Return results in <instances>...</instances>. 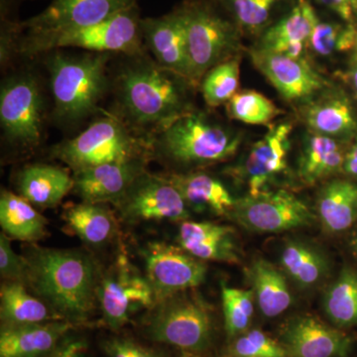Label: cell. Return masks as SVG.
Listing matches in <instances>:
<instances>
[{"mask_svg":"<svg viewBox=\"0 0 357 357\" xmlns=\"http://www.w3.org/2000/svg\"><path fill=\"white\" fill-rule=\"evenodd\" d=\"M26 285L70 323L86 321L98 302L100 274L91 256L75 249L28 248Z\"/></svg>","mask_w":357,"mask_h":357,"instance_id":"cell-1","label":"cell"},{"mask_svg":"<svg viewBox=\"0 0 357 357\" xmlns=\"http://www.w3.org/2000/svg\"><path fill=\"white\" fill-rule=\"evenodd\" d=\"M116 86L122 112L136 128L158 133L191 110L185 88L191 84L147 59H138L124 66Z\"/></svg>","mask_w":357,"mask_h":357,"instance_id":"cell-2","label":"cell"},{"mask_svg":"<svg viewBox=\"0 0 357 357\" xmlns=\"http://www.w3.org/2000/svg\"><path fill=\"white\" fill-rule=\"evenodd\" d=\"M109 61L105 53L52 52L47 67L58 121L72 123L96 112L107 89Z\"/></svg>","mask_w":357,"mask_h":357,"instance_id":"cell-3","label":"cell"},{"mask_svg":"<svg viewBox=\"0 0 357 357\" xmlns=\"http://www.w3.org/2000/svg\"><path fill=\"white\" fill-rule=\"evenodd\" d=\"M158 134L155 148L167 159L185 167L227 161L236 153L243 140L241 133L192 109L180 115Z\"/></svg>","mask_w":357,"mask_h":357,"instance_id":"cell-4","label":"cell"},{"mask_svg":"<svg viewBox=\"0 0 357 357\" xmlns=\"http://www.w3.org/2000/svg\"><path fill=\"white\" fill-rule=\"evenodd\" d=\"M151 145L121 119L105 116L54 147L53 154L75 173L103 164L147 159Z\"/></svg>","mask_w":357,"mask_h":357,"instance_id":"cell-5","label":"cell"},{"mask_svg":"<svg viewBox=\"0 0 357 357\" xmlns=\"http://www.w3.org/2000/svg\"><path fill=\"white\" fill-rule=\"evenodd\" d=\"M180 9L185 21L190 84L196 88L211 68L238 55L241 30L206 0H191Z\"/></svg>","mask_w":357,"mask_h":357,"instance_id":"cell-6","label":"cell"},{"mask_svg":"<svg viewBox=\"0 0 357 357\" xmlns=\"http://www.w3.org/2000/svg\"><path fill=\"white\" fill-rule=\"evenodd\" d=\"M137 0H52L42 13L15 22L16 52L30 56L48 40L107 20Z\"/></svg>","mask_w":357,"mask_h":357,"instance_id":"cell-7","label":"cell"},{"mask_svg":"<svg viewBox=\"0 0 357 357\" xmlns=\"http://www.w3.org/2000/svg\"><path fill=\"white\" fill-rule=\"evenodd\" d=\"M181 292L154 305L147 333L155 342L188 351H201L211 342L208 310L199 298Z\"/></svg>","mask_w":357,"mask_h":357,"instance_id":"cell-8","label":"cell"},{"mask_svg":"<svg viewBox=\"0 0 357 357\" xmlns=\"http://www.w3.org/2000/svg\"><path fill=\"white\" fill-rule=\"evenodd\" d=\"M44 100L38 79L32 74L14 75L0 91V123L11 146H38L43 131Z\"/></svg>","mask_w":357,"mask_h":357,"instance_id":"cell-9","label":"cell"},{"mask_svg":"<svg viewBox=\"0 0 357 357\" xmlns=\"http://www.w3.org/2000/svg\"><path fill=\"white\" fill-rule=\"evenodd\" d=\"M141 20L138 4H135L96 24L48 40L37 47L31 55L68 47L91 53L140 55L144 47Z\"/></svg>","mask_w":357,"mask_h":357,"instance_id":"cell-10","label":"cell"},{"mask_svg":"<svg viewBox=\"0 0 357 357\" xmlns=\"http://www.w3.org/2000/svg\"><path fill=\"white\" fill-rule=\"evenodd\" d=\"M98 302L103 321L116 331L126 326L136 312L152 309L155 296L146 277L139 273L122 251L100 280Z\"/></svg>","mask_w":357,"mask_h":357,"instance_id":"cell-11","label":"cell"},{"mask_svg":"<svg viewBox=\"0 0 357 357\" xmlns=\"http://www.w3.org/2000/svg\"><path fill=\"white\" fill-rule=\"evenodd\" d=\"M124 222H185L190 208L181 192L167 176L145 171L116 203Z\"/></svg>","mask_w":357,"mask_h":357,"instance_id":"cell-12","label":"cell"},{"mask_svg":"<svg viewBox=\"0 0 357 357\" xmlns=\"http://www.w3.org/2000/svg\"><path fill=\"white\" fill-rule=\"evenodd\" d=\"M229 218L256 234H279L312 222L307 204L285 190L264 191L236 199Z\"/></svg>","mask_w":357,"mask_h":357,"instance_id":"cell-13","label":"cell"},{"mask_svg":"<svg viewBox=\"0 0 357 357\" xmlns=\"http://www.w3.org/2000/svg\"><path fill=\"white\" fill-rule=\"evenodd\" d=\"M142 256L155 304L175 294L198 287L206 279V265L181 246L153 241L145 246Z\"/></svg>","mask_w":357,"mask_h":357,"instance_id":"cell-14","label":"cell"},{"mask_svg":"<svg viewBox=\"0 0 357 357\" xmlns=\"http://www.w3.org/2000/svg\"><path fill=\"white\" fill-rule=\"evenodd\" d=\"M256 69L289 102H309L328 86L306 58L293 59L259 47L249 51Z\"/></svg>","mask_w":357,"mask_h":357,"instance_id":"cell-15","label":"cell"},{"mask_svg":"<svg viewBox=\"0 0 357 357\" xmlns=\"http://www.w3.org/2000/svg\"><path fill=\"white\" fill-rule=\"evenodd\" d=\"M293 123L282 121L269 128L249 149L236 176L243 178L248 195L255 196L267 191V187L287 168L288 152Z\"/></svg>","mask_w":357,"mask_h":357,"instance_id":"cell-16","label":"cell"},{"mask_svg":"<svg viewBox=\"0 0 357 357\" xmlns=\"http://www.w3.org/2000/svg\"><path fill=\"white\" fill-rule=\"evenodd\" d=\"M141 28L144 45L153 54L156 63L190 84L185 21L180 7L160 17L144 18Z\"/></svg>","mask_w":357,"mask_h":357,"instance_id":"cell-17","label":"cell"},{"mask_svg":"<svg viewBox=\"0 0 357 357\" xmlns=\"http://www.w3.org/2000/svg\"><path fill=\"white\" fill-rule=\"evenodd\" d=\"M282 338L288 357H347L352 345L349 335L309 314L289 321Z\"/></svg>","mask_w":357,"mask_h":357,"instance_id":"cell-18","label":"cell"},{"mask_svg":"<svg viewBox=\"0 0 357 357\" xmlns=\"http://www.w3.org/2000/svg\"><path fill=\"white\" fill-rule=\"evenodd\" d=\"M146 159L115 162L74 173V191L84 202L114 204L141 174Z\"/></svg>","mask_w":357,"mask_h":357,"instance_id":"cell-19","label":"cell"},{"mask_svg":"<svg viewBox=\"0 0 357 357\" xmlns=\"http://www.w3.org/2000/svg\"><path fill=\"white\" fill-rule=\"evenodd\" d=\"M178 246L202 261L237 263L238 248L231 227L185 220L178 227Z\"/></svg>","mask_w":357,"mask_h":357,"instance_id":"cell-20","label":"cell"},{"mask_svg":"<svg viewBox=\"0 0 357 357\" xmlns=\"http://www.w3.org/2000/svg\"><path fill=\"white\" fill-rule=\"evenodd\" d=\"M74 324L54 321L35 325L2 326L0 357H45L61 344Z\"/></svg>","mask_w":357,"mask_h":357,"instance_id":"cell-21","label":"cell"},{"mask_svg":"<svg viewBox=\"0 0 357 357\" xmlns=\"http://www.w3.org/2000/svg\"><path fill=\"white\" fill-rule=\"evenodd\" d=\"M303 110V117L312 132L342 141L352 137L357 121L349 98L340 91H326L312 98Z\"/></svg>","mask_w":357,"mask_h":357,"instance_id":"cell-22","label":"cell"},{"mask_svg":"<svg viewBox=\"0 0 357 357\" xmlns=\"http://www.w3.org/2000/svg\"><path fill=\"white\" fill-rule=\"evenodd\" d=\"M17 194L34 206L55 208L72 190L74 177L64 168L32 164L21 169L16 178Z\"/></svg>","mask_w":357,"mask_h":357,"instance_id":"cell-23","label":"cell"},{"mask_svg":"<svg viewBox=\"0 0 357 357\" xmlns=\"http://www.w3.org/2000/svg\"><path fill=\"white\" fill-rule=\"evenodd\" d=\"M166 176L181 192L190 210L229 217L236 206V199L210 174L191 172Z\"/></svg>","mask_w":357,"mask_h":357,"instance_id":"cell-24","label":"cell"},{"mask_svg":"<svg viewBox=\"0 0 357 357\" xmlns=\"http://www.w3.org/2000/svg\"><path fill=\"white\" fill-rule=\"evenodd\" d=\"M340 142L312 131L305 136L298 166V176L304 184H316L342 171L345 153Z\"/></svg>","mask_w":357,"mask_h":357,"instance_id":"cell-25","label":"cell"},{"mask_svg":"<svg viewBox=\"0 0 357 357\" xmlns=\"http://www.w3.org/2000/svg\"><path fill=\"white\" fill-rule=\"evenodd\" d=\"M63 220L68 229L91 246L105 245L114 238L117 222L107 204L82 202L66 206Z\"/></svg>","mask_w":357,"mask_h":357,"instance_id":"cell-26","label":"cell"},{"mask_svg":"<svg viewBox=\"0 0 357 357\" xmlns=\"http://www.w3.org/2000/svg\"><path fill=\"white\" fill-rule=\"evenodd\" d=\"M317 210L319 222L330 234L351 229L357 220V184L335 178L319 192Z\"/></svg>","mask_w":357,"mask_h":357,"instance_id":"cell-27","label":"cell"},{"mask_svg":"<svg viewBox=\"0 0 357 357\" xmlns=\"http://www.w3.org/2000/svg\"><path fill=\"white\" fill-rule=\"evenodd\" d=\"M23 282L6 281L0 290L2 326L64 321L43 300L28 292Z\"/></svg>","mask_w":357,"mask_h":357,"instance_id":"cell-28","label":"cell"},{"mask_svg":"<svg viewBox=\"0 0 357 357\" xmlns=\"http://www.w3.org/2000/svg\"><path fill=\"white\" fill-rule=\"evenodd\" d=\"M0 225L6 236L24 243H37L46 236V218L27 199L7 190L0 195Z\"/></svg>","mask_w":357,"mask_h":357,"instance_id":"cell-29","label":"cell"},{"mask_svg":"<svg viewBox=\"0 0 357 357\" xmlns=\"http://www.w3.org/2000/svg\"><path fill=\"white\" fill-rule=\"evenodd\" d=\"M248 277L252 284L255 302L263 316H280L292 305V294L285 275L267 260H255L248 269Z\"/></svg>","mask_w":357,"mask_h":357,"instance_id":"cell-30","label":"cell"},{"mask_svg":"<svg viewBox=\"0 0 357 357\" xmlns=\"http://www.w3.org/2000/svg\"><path fill=\"white\" fill-rule=\"evenodd\" d=\"M318 22L311 3L307 0H299L287 15L268 28L258 47L263 50L275 52L292 45H309L312 30Z\"/></svg>","mask_w":357,"mask_h":357,"instance_id":"cell-31","label":"cell"},{"mask_svg":"<svg viewBox=\"0 0 357 357\" xmlns=\"http://www.w3.org/2000/svg\"><path fill=\"white\" fill-rule=\"evenodd\" d=\"M280 264L289 278L303 289L318 285L328 273L325 256L314 246L299 241H291L284 245Z\"/></svg>","mask_w":357,"mask_h":357,"instance_id":"cell-32","label":"cell"},{"mask_svg":"<svg viewBox=\"0 0 357 357\" xmlns=\"http://www.w3.org/2000/svg\"><path fill=\"white\" fill-rule=\"evenodd\" d=\"M324 309L338 328L357 326V272L347 266L328 288Z\"/></svg>","mask_w":357,"mask_h":357,"instance_id":"cell-33","label":"cell"},{"mask_svg":"<svg viewBox=\"0 0 357 357\" xmlns=\"http://www.w3.org/2000/svg\"><path fill=\"white\" fill-rule=\"evenodd\" d=\"M241 55L211 68L202 79V93L206 105L218 107L229 102L237 93L241 77Z\"/></svg>","mask_w":357,"mask_h":357,"instance_id":"cell-34","label":"cell"},{"mask_svg":"<svg viewBox=\"0 0 357 357\" xmlns=\"http://www.w3.org/2000/svg\"><path fill=\"white\" fill-rule=\"evenodd\" d=\"M227 114L234 121L251 126H270L282 110L261 93L237 91L227 102Z\"/></svg>","mask_w":357,"mask_h":357,"instance_id":"cell-35","label":"cell"},{"mask_svg":"<svg viewBox=\"0 0 357 357\" xmlns=\"http://www.w3.org/2000/svg\"><path fill=\"white\" fill-rule=\"evenodd\" d=\"M222 299L227 335L234 338L243 335L248 331L255 312V296L252 289L243 290L222 284Z\"/></svg>","mask_w":357,"mask_h":357,"instance_id":"cell-36","label":"cell"},{"mask_svg":"<svg viewBox=\"0 0 357 357\" xmlns=\"http://www.w3.org/2000/svg\"><path fill=\"white\" fill-rule=\"evenodd\" d=\"M357 42V31L352 23L321 22L312 30L309 48L321 57L351 50Z\"/></svg>","mask_w":357,"mask_h":357,"instance_id":"cell-37","label":"cell"},{"mask_svg":"<svg viewBox=\"0 0 357 357\" xmlns=\"http://www.w3.org/2000/svg\"><path fill=\"white\" fill-rule=\"evenodd\" d=\"M234 17L239 29L250 33L261 31L272 10L282 0H218Z\"/></svg>","mask_w":357,"mask_h":357,"instance_id":"cell-38","label":"cell"},{"mask_svg":"<svg viewBox=\"0 0 357 357\" xmlns=\"http://www.w3.org/2000/svg\"><path fill=\"white\" fill-rule=\"evenodd\" d=\"M231 357H288L283 344L260 330L246 331L230 344Z\"/></svg>","mask_w":357,"mask_h":357,"instance_id":"cell-39","label":"cell"},{"mask_svg":"<svg viewBox=\"0 0 357 357\" xmlns=\"http://www.w3.org/2000/svg\"><path fill=\"white\" fill-rule=\"evenodd\" d=\"M10 237L4 232L0 234V274L6 281L25 283L26 261L11 246Z\"/></svg>","mask_w":357,"mask_h":357,"instance_id":"cell-40","label":"cell"},{"mask_svg":"<svg viewBox=\"0 0 357 357\" xmlns=\"http://www.w3.org/2000/svg\"><path fill=\"white\" fill-rule=\"evenodd\" d=\"M109 357H159L156 352L126 338H114L105 344Z\"/></svg>","mask_w":357,"mask_h":357,"instance_id":"cell-41","label":"cell"},{"mask_svg":"<svg viewBox=\"0 0 357 357\" xmlns=\"http://www.w3.org/2000/svg\"><path fill=\"white\" fill-rule=\"evenodd\" d=\"M86 344L83 340L69 338L64 340L55 351L45 357H83Z\"/></svg>","mask_w":357,"mask_h":357,"instance_id":"cell-42","label":"cell"},{"mask_svg":"<svg viewBox=\"0 0 357 357\" xmlns=\"http://www.w3.org/2000/svg\"><path fill=\"white\" fill-rule=\"evenodd\" d=\"M321 6L337 13L344 22L352 23L356 0H318Z\"/></svg>","mask_w":357,"mask_h":357,"instance_id":"cell-43","label":"cell"},{"mask_svg":"<svg viewBox=\"0 0 357 357\" xmlns=\"http://www.w3.org/2000/svg\"><path fill=\"white\" fill-rule=\"evenodd\" d=\"M342 171L352 180L357 182V143L349 148L345 153L344 167Z\"/></svg>","mask_w":357,"mask_h":357,"instance_id":"cell-44","label":"cell"},{"mask_svg":"<svg viewBox=\"0 0 357 357\" xmlns=\"http://www.w3.org/2000/svg\"><path fill=\"white\" fill-rule=\"evenodd\" d=\"M352 84H354V91L357 98V65L354 68V72H352Z\"/></svg>","mask_w":357,"mask_h":357,"instance_id":"cell-45","label":"cell"},{"mask_svg":"<svg viewBox=\"0 0 357 357\" xmlns=\"http://www.w3.org/2000/svg\"><path fill=\"white\" fill-rule=\"evenodd\" d=\"M354 11H357V0L354 1Z\"/></svg>","mask_w":357,"mask_h":357,"instance_id":"cell-46","label":"cell"},{"mask_svg":"<svg viewBox=\"0 0 357 357\" xmlns=\"http://www.w3.org/2000/svg\"><path fill=\"white\" fill-rule=\"evenodd\" d=\"M354 244H356V250H357V236L356 237V243H354Z\"/></svg>","mask_w":357,"mask_h":357,"instance_id":"cell-47","label":"cell"}]
</instances>
